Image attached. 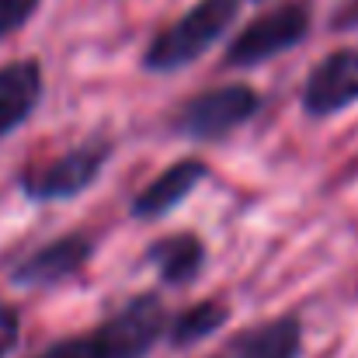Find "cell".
<instances>
[{
	"mask_svg": "<svg viewBox=\"0 0 358 358\" xmlns=\"http://www.w3.org/2000/svg\"><path fill=\"white\" fill-rule=\"evenodd\" d=\"M306 324L299 313H282L271 320H257L234 334L223 348L227 358H303Z\"/></svg>",
	"mask_w": 358,
	"mask_h": 358,
	"instance_id": "8fae6325",
	"label": "cell"
},
{
	"mask_svg": "<svg viewBox=\"0 0 358 358\" xmlns=\"http://www.w3.org/2000/svg\"><path fill=\"white\" fill-rule=\"evenodd\" d=\"M143 261L157 271L160 285L167 289H188L206 275L209 264V243L195 230H174L150 240L143 250Z\"/></svg>",
	"mask_w": 358,
	"mask_h": 358,
	"instance_id": "9c48e42d",
	"label": "cell"
},
{
	"mask_svg": "<svg viewBox=\"0 0 358 358\" xmlns=\"http://www.w3.org/2000/svg\"><path fill=\"white\" fill-rule=\"evenodd\" d=\"M234 317V306L220 296H209V299H199V303H188L185 310L178 313H167V327H164V341L167 348L174 352H188L202 341H209L213 334H220Z\"/></svg>",
	"mask_w": 358,
	"mask_h": 358,
	"instance_id": "7c38bea8",
	"label": "cell"
},
{
	"mask_svg": "<svg viewBox=\"0 0 358 358\" xmlns=\"http://www.w3.org/2000/svg\"><path fill=\"white\" fill-rule=\"evenodd\" d=\"M98 254V240L87 230H70L59 237L45 240L38 247H31L24 257H17L7 271V282L21 292H45V289H59L70 278H77L91 257Z\"/></svg>",
	"mask_w": 358,
	"mask_h": 358,
	"instance_id": "8992f818",
	"label": "cell"
},
{
	"mask_svg": "<svg viewBox=\"0 0 358 358\" xmlns=\"http://www.w3.org/2000/svg\"><path fill=\"white\" fill-rule=\"evenodd\" d=\"M261 108H264V98L254 84L227 80V84H213V87L185 98L171 112L167 129L192 143H223L257 119Z\"/></svg>",
	"mask_w": 358,
	"mask_h": 358,
	"instance_id": "277c9868",
	"label": "cell"
},
{
	"mask_svg": "<svg viewBox=\"0 0 358 358\" xmlns=\"http://www.w3.org/2000/svg\"><path fill=\"white\" fill-rule=\"evenodd\" d=\"M45 98V70L35 56L0 66V139L21 129Z\"/></svg>",
	"mask_w": 358,
	"mask_h": 358,
	"instance_id": "30bf717a",
	"label": "cell"
},
{
	"mask_svg": "<svg viewBox=\"0 0 358 358\" xmlns=\"http://www.w3.org/2000/svg\"><path fill=\"white\" fill-rule=\"evenodd\" d=\"M243 0H195L185 14H178L171 24L157 28L146 42L139 66L157 77H171L192 63H199L213 45H220L240 17Z\"/></svg>",
	"mask_w": 358,
	"mask_h": 358,
	"instance_id": "7a4b0ae2",
	"label": "cell"
},
{
	"mask_svg": "<svg viewBox=\"0 0 358 358\" xmlns=\"http://www.w3.org/2000/svg\"><path fill=\"white\" fill-rule=\"evenodd\" d=\"M313 31V0H285L257 17H250L237 35L230 38L223 52V66L230 70H254L261 63H271L296 45H303Z\"/></svg>",
	"mask_w": 358,
	"mask_h": 358,
	"instance_id": "5b68a950",
	"label": "cell"
},
{
	"mask_svg": "<svg viewBox=\"0 0 358 358\" xmlns=\"http://www.w3.org/2000/svg\"><path fill=\"white\" fill-rule=\"evenodd\" d=\"M213 358H227V355H213Z\"/></svg>",
	"mask_w": 358,
	"mask_h": 358,
	"instance_id": "9a60e30c",
	"label": "cell"
},
{
	"mask_svg": "<svg viewBox=\"0 0 358 358\" xmlns=\"http://www.w3.org/2000/svg\"><path fill=\"white\" fill-rule=\"evenodd\" d=\"M358 105V45H341L324 52L303 87H299V108L306 119H334Z\"/></svg>",
	"mask_w": 358,
	"mask_h": 358,
	"instance_id": "52a82bcc",
	"label": "cell"
},
{
	"mask_svg": "<svg viewBox=\"0 0 358 358\" xmlns=\"http://www.w3.org/2000/svg\"><path fill=\"white\" fill-rule=\"evenodd\" d=\"M167 303L157 289L129 296L105 320L87 331L66 334L31 358H150L153 345L164 341Z\"/></svg>",
	"mask_w": 358,
	"mask_h": 358,
	"instance_id": "6da1fadb",
	"label": "cell"
},
{
	"mask_svg": "<svg viewBox=\"0 0 358 358\" xmlns=\"http://www.w3.org/2000/svg\"><path fill=\"white\" fill-rule=\"evenodd\" d=\"M254 3H264V0H254Z\"/></svg>",
	"mask_w": 358,
	"mask_h": 358,
	"instance_id": "2e32d148",
	"label": "cell"
},
{
	"mask_svg": "<svg viewBox=\"0 0 358 358\" xmlns=\"http://www.w3.org/2000/svg\"><path fill=\"white\" fill-rule=\"evenodd\" d=\"M112 157H115V139L108 132H91L87 139L63 150L59 157H52L45 164H28L14 178V185L35 206L70 202L98 185V178L105 174Z\"/></svg>",
	"mask_w": 358,
	"mask_h": 358,
	"instance_id": "3957f363",
	"label": "cell"
},
{
	"mask_svg": "<svg viewBox=\"0 0 358 358\" xmlns=\"http://www.w3.org/2000/svg\"><path fill=\"white\" fill-rule=\"evenodd\" d=\"M21 341V310L10 303H0V358H10Z\"/></svg>",
	"mask_w": 358,
	"mask_h": 358,
	"instance_id": "5bb4252c",
	"label": "cell"
},
{
	"mask_svg": "<svg viewBox=\"0 0 358 358\" xmlns=\"http://www.w3.org/2000/svg\"><path fill=\"white\" fill-rule=\"evenodd\" d=\"M42 7V0H0V42L10 38L14 31H21L35 10Z\"/></svg>",
	"mask_w": 358,
	"mask_h": 358,
	"instance_id": "4fadbf2b",
	"label": "cell"
},
{
	"mask_svg": "<svg viewBox=\"0 0 358 358\" xmlns=\"http://www.w3.org/2000/svg\"><path fill=\"white\" fill-rule=\"evenodd\" d=\"M209 174H213L209 160H202V157H178L174 164H167L157 178H150L129 199V216L136 223H157V220L171 216L185 199H192L199 192V185Z\"/></svg>",
	"mask_w": 358,
	"mask_h": 358,
	"instance_id": "ba28073f",
	"label": "cell"
}]
</instances>
